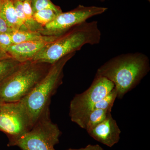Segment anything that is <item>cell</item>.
I'll return each instance as SVG.
<instances>
[{
    "mask_svg": "<svg viewBox=\"0 0 150 150\" xmlns=\"http://www.w3.org/2000/svg\"><path fill=\"white\" fill-rule=\"evenodd\" d=\"M149 57L140 52L121 54L113 57L98 69L95 76L112 82L122 98L139 83L150 71Z\"/></svg>",
    "mask_w": 150,
    "mask_h": 150,
    "instance_id": "obj_1",
    "label": "cell"
},
{
    "mask_svg": "<svg viewBox=\"0 0 150 150\" xmlns=\"http://www.w3.org/2000/svg\"><path fill=\"white\" fill-rule=\"evenodd\" d=\"M101 37L97 21L83 22L48 43L31 61L53 64L63 57L76 53L86 44H98Z\"/></svg>",
    "mask_w": 150,
    "mask_h": 150,
    "instance_id": "obj_2",
    "label": "cell"
},
{
    "mask_svg": "<svg viewBox=\"0 0 150 150\" xmlns=\"http://www.w3.org/2000/svg\"><path fill=\"white\" fill-rule=\"evenodd\" d=\"M76 53L67 55L51 65L44 77L28 94L18 101L30 129L43 110L49 107L51 97L62 83L64 67Z\"/></svg>",
    "mask_w": 150,
    "mask_h": 150,
    "instance_id": "obj_3",
    "label": "cell"
},
{
    "mask_svg": "<svg viewBox=\"0 0 150 150\" xmlns=\"http://www.w3.org/2000/svg\"><path fill=\"white\" fill-rule=\"evenodd\" d=\"M51 65L28 61L0 83V98L6 103L16 102L26 96L48 72Z\"/></svg>",
    "mask_w": 150,
    "mask_h": 150,
    "instance_id": "obj_4",
    "label": "cell"
},
{
    "mask_svg": "<svg viewBox=\"0 0 150 150\" xmlns=\"http://www.w3.org/2000/svg\"><path fill=\"white\" fill-rule=\"evenodd\" d=\"M62 132L50 118L49 107L43 110L29 131L10 144L8 146H16L22 150H56Z\"/></svg>",
    "mask_w": 150,
    "mask_h": 150,
    "instance_id": "obj_5",
    "label": "cell"
},
{
    "mask_svg": "<svg viewBox=\"0 0 150 150\" xmlns=\"http://www.w3.org/2000/svg\"><path fill=\"white\" fill-rule=\"evenodd\" d=\"M114 88V84L109 80L95 76L90 86L83 92L76 94L71 100L69 114L71 121L83 129L86 118L95 105Z\"/></svg>",
    "mask_w": 150,
    "mask_h": 150,
    "instance_id": "obj_6",
    "label": "cell"
},
{
    "mask_svg": "<svg viewBox=\"0 0 150 150\" xmlns=\"http://www.w3.org/2000/svg\"><path fill=\"white\" fill-rule=\"evenodd\" d=\"M107 9L103 7L79 6L73 10L56 15L39 32L45 36H60L90 18L104 13Z\"/></svg>",
    "mask_w": 150,
    "mask_h": 150,
    "instance_id": "obj_7",
    "label": "cell"
},
{
    "mask_svg": "<svg viewBox=\"0 0 150 150\" xmlns=\"http://www.w3.org/2000/svg\"><path fill=\"white\" fill-rule=\"evenodd\" d=\"M30 129L18 102L5 103L0 110V131L7 136L8 144L17 139Z\"/></svg>",
    "mask_w": 150,
    "mask_h": 150,
    "instance_id": "obj_8",
    "label": "cell"
},
{
    "mask_svg": "<svg viewBox=\"0 0 150 150\" xmlns=\"http://www.w3.org/2000/svg\"><path fill=\"white\" fill-rule=\"evenodd\" d=\"M58 37L46 36L43 39L36 41L13 44L9 46L0 45V48L6 52L12 59L20 63H23L32 60L38 51Z\"/></svg>",
    "mask_w": 150,
    "mask_h": 150,
    "instance_id": "obj_9",
    "label": "cell"
},
{
    "mask_svg": "<svg viewBox=\"0 0 150 150\" xmlns=\"http://www.w3.org/2000/svg\"><path fill=\"white\" fill-rule=\"evenodd\" d=\"M87 132L94 139L109 147H112L119 142L121 133L111 113L104 121Z\"/></svg>",
    "mask_w": 150,
    "mask_h": 150,
    "instance_id": "obj_10",
    "label": "cell"
},
{
    "mask_svg": "<svg viewBox=\"0 0 150 150\" xmlns=\"http://www.w3.org/2000/svg\"><path fill=\"white\" fill-rule=\"evenodd\" d=\"M0 17L13 31L18 30H28L19 19L13 0L4 1L0 9Z\"/></svg>",
    "mask_w": 150,
    "mask_h": 150,
    "instance_id": "obj_11",
    "label": "cell"
},
{
    "mask_svg": "<svg viewBox=\"0 0 150 150\" xmlns=\"http://www.w3.org/2000/svg\"><path fill=\"white\" fill-rule=\"evenodd\" d=\"M11 34L13 44L40 40L46 36L42 35L38 31H31L28 30H14Z\"/></svg>",
    "mask_w": 150,
    "mask_h": 150,
    "instance_id": "obj_12",
    "label": "cell"
},
{
    "mask_svg": "<svg viewBox=\"0 0 150 150\" xmlns=\"http://www.w3.org/2000/svg\"><path fill=\"white\" fill-rule=\"evenodd\" d=\"M112 109H94L89 113L85 121L83 129L87 131L104 121Z\"/></svg>",
    "mask_w": 150,
    "mask_h": 150,
    "instance_id": "obj_13",
    "label": "cell"
},
{
    "mask_svg": "<svg viewBox=\"0 0 150 150\" xmlns=\"http://www.w3.org/2000/svg\"><path fill=\"white\" fill-rule=\"evenodd\" d=\"M20 64L12 58L0 61V83L13 72Z\"/></svg>",
    "mask_w": 150,
    "mask_h": 150,
    "instance_id": "obj_14",
    "label": "cell"
},
{
    "mask_svg": "<svg viewBox=\"0 0 150 150\" xmlns=\"http://www.w3.org/2000/svg\"><path fill=\"white\" fill-rule=\"evenodd\" d=\"M57 14L52 10L46 9L34 13L33 18L37 23L43 27L54 20Z\"/></svg>",
    "mask_w": 150,
    "mask_h": 150,
    "instance_id": "obj_15",
    "label": "cell"
},
{
    "mask_svg": "<svg viewBox=\"0 0 150 150\" xmlns=\"http://www.w3.org/2000/svg\"><path fill=\"white\" fill-rule=\"evenodd\" d=\"M31 6L33 13L41 10H52L56 13L59 14L62 12V10L54 5L50 0H31Z\"/></svg>",
    "mask_w": 150,
    "mask_h": 150,
    "instance_id": "obj_16",
    "label": "cell"
},
{
    "mask_svg": "<svg viewBox=\"0 0 150 150\" xmlns=\"http://www.w3.org/2000/svg\"><path fill=\"white\" fill-rule=\"evenodd\" d=\"M116 98H117V92L114 88L110 93L97 103L94 106L93 110L94 109H112Z\"/></svg>",
    "mask_w": 150,
    "mask_h": 150,
    "instance_id": "obj_17",
    "label": "cell"
},
{
    "mask_svg": "<svg viewBox=\"0 0 150 150\" xmlns=\"http://www.w3.org/2000/svg\"><path fill=\"white\" fill-rule=\"evenodd\" d=\"M13 1L18 16L22 23L25 27L26 20L23 11V1L21 0H13Z\"/></svg>",
    "mask_w": 150,
    "mask_h": 150,
    "instance_id": "obj_18",
    "label": "cell"
},
{
    "mask_svg": "<svg viewBox=\"0 0 150 150\" xmlns=\"http://www.w3.org/2000/svg\"><path fill=\"white\" fill-rule=\"evenodd\" d=\"M13 44L12 41L11 33H0V45L4 46H9Z\"/></svg>",
    "mask_w": 150,
    "mask_h": 150,
    "instance_id": "obj_19",
    "label": "cell"
},
{
    "mask_svg": "<svg viewBox=\"0 0 150 150\" xmlns=\"http://www.w3.org/2000/svg\"><path fill=\"white\" fill-rule=\"evenodd\" d=\"M13 31V30L10 28L6 22L0 17V33H11Z\"/></svg>",
    "mask_w": 150,
    "mask_h": 150,
    "instance_id": "obj_20",
    "label": "cell"
},
{
    "mask_svg": "<svg viewBox=\"0 0 150 150\" xmlns=\"http://www.w3.org/2000/svg\"><path fill=\"white\" fill-rule=\"evenodd\" d=\"M66 150H104L99 145L89 144L84 148L79 149H69Z\"/></svg>",
    "mask_w": 150,
    "mask_h": 150,
    "instance_id": "obj_21",
    "label": "cell"
},
{
    "mask_svg": "<svg viewBox=\"0 0 150 150\" xmlns=\"http://www.w3.org/2000/svg\"><path fill=\"white\" fill-rule=\"evenodd\" d=\"M11 57L6 52L0 48V61L10 59Z\"/></svg>",
    "mask_w": 150,
    "mask_h": 150,
    "instance_id": "obj_22",
    "label": "cell"
},
{
    "mask_svg": "<svg viewBox=\"0 0 150 150\" xmlns=\"http://www.w3.org/2000/svg\"><path fill=\"white\" fill-rule=\"evenodd\" d=\"M6 102L4 101V100L1 98H0V110L2 108L3 105L5 104Z\"/></svg>",
    "mask_w": 150,
    "mask_h": 150,
    "instance_id": "obj_23",
    "label": "cell"
},
{
    "mask_svg": "<svg viewBox=\"0 0 150 150\" xmlns=\"http://www.w3.org/2000/svg\"><path fill=\"white\" fill-rule=\"evenodd\" d=\"M3 2H4V0H0V9L1 8Z\"/></svg>",
    "mask_w": 150,
    "mask_h": 150,
    "instance_id": "obj_24",
    "label": "cell"
},
{
    "mask_svg": "<svg viewBox=\"0 0 150 150\" xmlns=\"http://www.w3.org/2000/svg\"><path fill=\"white\" fill-rule=\"evenodd\" d=\"M21 1H24V0H21Z\"/></svg>",
    "mask_w": 150,
    "mask_h": 150,
    "instance_id": "obj_25",
    "label": "cell"
},
{
    "mask_svg": "<svg viewBox=\"0 0 150 150\" xmlns=\"http://www.w3.org/2000/svg\"><path fill=\"white\" fill-rule=\"evenodd\" d=\"M148 1H149L150 2V0H148Z\"/></svg>",
    "mask_w": 150,
    "mask_h": 150,
    "instance_id": "obj_26",
    "label": "cell"
},
{
    "mask_svg": "<svg viewBox=\"0 0 150 150\" xmlns=\"http://www.w3.org/2000/svg\"><path fill=\"white\" fill-rule=\"evenodd\" d=\"M100 1H103V0H100Z\"/></svg>",
    "mask_w": 150,
    "mask_h": 150,
    "instance_id": "obj_27",
    "label": "cell"
},
{
    "mask_svg": "<svg viewBox=\"0 0 150 150\" xmlns=\"http://www.w3.org/2000/svg\"><path fill=\"white\" fill-rule=\"evenodd\" d=\"M4 1H5V0H4Z\"/></svg>",
    "mask_w": 150,
    "mask_h": 150,
    "instance_id": "obj_28",
    "label": "cell"
}]
</instances>
